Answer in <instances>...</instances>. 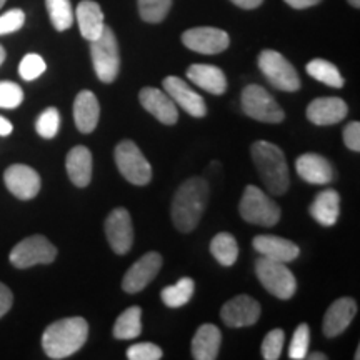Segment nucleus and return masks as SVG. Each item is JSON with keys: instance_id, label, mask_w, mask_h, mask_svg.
<instances>
[{"instance_id": "nucleus-1", "label": "nucleus", "mask_w": 360, "mask_h": 360, "mask_svg": "<svg viewBox=\"0 0 360 360\" xmlns=\"http://www.w3.org/2000/svg\"><path fill=\"white\" fill-rule=\"evenodd\" d=\"M209 202V184L202 177H191L175 192L172 200V220L175 229L192 232L200 222Z\"/></svg>"}, {"instance_id": "nucleus-2", "label": "nucleus", "mask_w": 360, "mask_h": 360, "mask_svg": "<svg viewBox=\"0 0 360 360\" xmlns=\"http://www.w3.org/2000/svg\"><path fill=\"white\" fill-rule=\"evenodd\" d=\"M89 337V323L82 317L60 319L45 328L42 347L49 359H67L84 347Z\"/></svg>"}, {"instance_id": "nucleus-3", "label": "nucleus", "mask_w": 360, "mask_h": 360, "mask_svg": "<svg viewBox=\"0 0 360 360\" xmlns=\"http://www.w3.org/2000/svg\"><path fill=\"white\" fill-rule=\"evenodd\" d=\"M250 154L267 191L274 195H283L290 186V179L285 155L281 147L267 141H257L252 146Z\"/></svg>"}, {"instance_id": "nucleus-4", "label": "nucleus", "mask_w": 360, "mask_h": 360, "mask_svg": "<svg viewBox=\"0 0 360 360\" xmlns=\"http://www.w3.org/2000/svg\"><path fill=\"white\" fill-rule=\"evenodd\" d=\"M90 56L97 79L103 84L114 82L120 70V52L117 37L110 27H103L102 34L90 42Z\"/></svg>"}, {"instance_id": "nucleus-5", "label": "nucleus", "mask_w": 360, "mask_h": 360, "mask_svg": "<svg viewBox=\"0 0 360 360\" xmlns=\"http://www.w3.org/2000/svg\"><path fill=\"white\" fill-rule=\"evenodd\" d=\"M238 212L245 222L262 227H274L281 220V207L255 186L245 187Z\"/></svg>"}, {"instance_id": "nucleus-6", "label": "nucleus", "mask_w": 360, "mask_h": 360, "mask_svg": "<svg viewBox=\"0 0 360 360\" xmlns=\"http://www.w3.org/2000/svg\"><path fill=\"white\" fill-rule=\"evenodd\" d=\"M255 274H257V278L269 294L281 300H289L290 297H294L297 281L294 274L287 269V264L260 257L255 262Z\"/></svg>"}, {"instance_id": "nucleus-7", "label": "nucleus", "mask_w": 360, "mask_h": 360, "mask_svg": "<svg viewBox=\"0 0 360 360\" xmlns=\"http://www.w3.org/2000/svg\"><path fill=\"white\" fill-rule=\"evenodd\" d=\"M114 159L122 177L134 186H147L152 179V167L141 148L132 141H122L115 147Z\"/></svg>"}, {"instance_id": "nucleus-8", "label": "nucleus", "mask_w": 360, "mask_h": 360, "mask_svg": "<svg viewBox=\"0 0 360 360\" xmlns=\"http://www.w3.org/2000/svg\"><path fill=\"white\" fill-rule=\"evenodd\" d=\"M242 110L264 124H278L285 119V114L276 98L257 84L247 85L242 90Z\"/></svg>"}, {"instance_id": "nucleus-9", "label": "nucleus", "mask_w": 360, "mask_h": 360, "mask_svg": "<svg viewBox=\"0 0 360 360\" xmlns=\"http://www.w3.org/2000/svg\"><path fill=\"white\" fill-rule=\"evenodd\" d=\"M57 257V247L44 236H32L20 240L11 250L8 260L15 269H29L34 265L52 264Z\"/></svg>"}, {"instance_id": "nucleus-10", "label": "nucleus", "mask_w": 360, "mask_h": 360, "mask_svg": "<svg viewBox=\"0 0 360 360\" xmlns=\"http://www.w3.org/2000/svg\"><path fill=\"white\" fill-rule=\"evenodd\" d=\"M259 69L274 87L285 92H297L300 79L295 67L277 51H264L259 56Z\"/></svg>"}, {"instance_id": "nucleus-11", "label": "nucleus", "mask_w": 360, "mask_h": 360, "mask_svg": "<svg viewBox=\"0 0 360 360\" xmlns=\"http://www.w3.org/2000/svg\"><path fill=\"white\" fill-rule=\"evenodd\" d=\"M182 42L193 52L214 56V53L227 51L231 37L225 30L215 29V27H195L182 34Z\"/></svg>"}, {"instance_id": "nucleus-12", "label": "nucleus", "mask_w": 360, "mask_h": 360, "mask_svg": "<svg viewBox=\"0 0 360 360\" xmlns=\"http://www.w3.org/2000/svg\"><path fill=\"white\" fill-rule=\"evenodd\" d=\"M105 236L115 254H129L134 244V225L127 209L119 207L112 210L105 220Z\"/></svg>"}, {"instance_id": "nucleus-13", "label": "nucleus", "mask_w": 360, "mask_h": 360, "mask_svg": "<svg viewBox=\"0 0 360 360\" xmlns=\"http://www.w3.org/2000/svg\"><path fill=\"white\" fill-rule=\"evenodd\" d=\"M260 304L250 295H237L224 304L220 317L224 323L232 328H242L254 326L260 319Z\"/></svg>"}, {"instance_id": "nucleus-14", "label": "nucleus", "mask_w": 360, "mask_h": 360, "mask_svg": "<svg viewBox=\"0 0 360 360\" xmlns=\"http://www.w3.org/2000/svg\"><path fill=\"white\" fill-rule=\"evenodd\" d=\"M4 184L13 197L30 200L40 192V175L37 170L24 164H13L4 172Z\"/></svg>"}, {"instance_id": "nucleus-15", "label": "nucleus", "mask_w": 360, "mask_h": 360, "mask_svg": "<svg viewBox=\"0 0 360 360\" xmlns=\"http://www.w3.org/2000/svg\"><path fill=\"white\" fill-rule=\"evenodd\" d=\"M162 267V255L159 252H147L125 272L122 281V289L127 294H137L146 289L159 274Z\"/></svg>"}, {"instance_id": "nucleus-16", "label": "nucleus", "mask_w": 360, "mask_h": 360, "mask_svg": "<svg viewBox=\"0 0 360 360\" xmlns=\"http://www.w3.org/2000/svg\"><path fill=\"white\" fill-rule=\"evenodd\" d=\"M164 89L165 94L175 102V105H180V109L186 110L188 115L204 117L207 114L204 98L180 77H175V75L165 77Z\"/></svg>"}, {"instance_id": "nucleus-17", "label": "nucleus", "mask_w": 360, "mask_h": 360, "mask_svg": "<svg viewBox=\"0 0 360 360\" xmlns=\"http://www.w3.org/2000/svg\"><path fill=\"white\" fill-rule=\"evenodd\" d=\"M141 105L148 114H152L157 120L165 125H174L179 119V110L175 102L164 90L155 87H143L139 94Z\"/></svg>"}, {"instance_id": "nucleus-18", "label": "nucleus", "mask_w": 360, "mask_h": 360, "mask_svg": "<svg viewBox=\"0 0 360 360\" xmlns=\"http://www.w3.org/2000/svg\"><path fill=\"white\" fill-rule=\"evenodd\" d=\"M355 314H357V304H355L354 299H350V297L337 299L323 315V335L328 337V339H334V337L344 334L350 322L354 321Z\"/></svg>"}, {"instance_id": "nucleus-19", "label": "nucleus", "mask_w": 360, "mask_h": 360, "mask_svg": "<svg viewBox=\"0 0 360 360\" xmlns=\"http://www.w3.org/2000/svg\"><path fill=\"white\" fill-rule=\"evenodd\" d=\"M349 107L339 97H319L309 103L307 119L315 125H334L344 120Z\"/></svg>"}, {"instance_id": "nucleus-20", "label": "nucleus", "mask_w": 360, "mask_h": 360, "mask_svg": "<svg viewBox=\"0 0 360 360\" xmlns=\"http://www.w3.org/2000/svg\"><path fill=\"white\" fill-rule=\"evenodd\" d=\"M252 245L259 252L260 257H267L283 264L294 262L300 254L297 244L277 236H257L252 240Z\"/></svg>"}, {"instance_id": "nucleus-21", "label": "nucleus", "mask_w": 360, "mask_h": 360, "mask_svg": "<svg viewBox=\"0 0 360 360\" xmlns=\"http://www.w3.org/2000/svg\"><path fill=\"white\" fill-rule=\"evenodd\" d=\"M295 170L300 179L309 184H315V186H323L334 179V169H332L330 162L314 152L300 155L295 160Z\"/></svg>"}, {"instance_id": "nucleus-22", "label": "nucleus", "mask_w": 360, "mask_h": 360, "mask_svg": "<svg viewBox=\"0 0 360 360\" xmlns=\"http://www.w3.org/2000/svg\"><path fill=\"white\" fill-rule=\"evenodd\" d=\"M98 117H101V105H98L96 94L90 90L79 92L74 102V120L80 132H94L98 124Z\"/></svg>"}, {"instance_id": "nucleus-23", "label": "nucleus", "mask_w": 360, "mask_h": 360, "mask_svg": "<svg viewBox=\"0 0 360 360\" xmlns=\"http://www.w3.org/2000/svg\"><path fill=\"white\" fill-rule=\"evenodd\" d=\"M187 77L193 85L207 90L212 96H222L227 90L225 74L215 65L193 64L187 69Z\"/></svg>"}, {"instance_id": "nucleus-24", "label": "nucleus", "mask_w": 360, "mask_h": 360, "mask_svg": "<svg viewBox=\"0 0 360 360\" xmlns=\"http://www.w3.org/2000/svg\"><path fill=\"white\" fill-rule=\"evenodd\" d=\"M65 169L74 186L87 187L92 180V154L89 148L84 146L70 148L65 159Z\"/></svg>"}, {"instance_id": "nucleus-25", "label": "nucleus", "mask_w": 360, "mask_h": 360, "mask_svg": "<svg viewBox=\"0 0 360 360\" xmlns=\"http://www.w3.org/2000/svg\"><path fill=\"white\" fill-rule=\"evenodd\" d=\"M75 19H77L80 34L89 42L96 40L105 27L102 8L94 0H82L79 4L77 11H75Z\"/></svg>"}, {"instance_id": "nucleus-26", "label": "nucleus", "mask_w": 360, "mask_h": 360, "mask_svg": "<svg viewBox=\"0 0 360 360\" xmlns=\"http://www.w3.org/2000/svg\"><path fill=\"white\" fill-rule=\"evenodd\" d=\"M222 334L214 323H204L192 339V357L195 360H215L219 357Z\"/></svg>"}, {"instance_id": "nucleus-27", "label": "nucleus", "mask_w": 360, "mask_h": 360, "mask_svg": "<svg viewBox=\"0 0 360 360\" xmlns=\"http://www.w3.org/2000/svg\"><path fill=\"white\" fill-rule=\"evenodd\" d=\"M310 215L323 227L335 225L340 215V195L334 188H327L315 197L310 205Z\"/></svg>"}, {"instance_id": "nucleus-28", "label": "nucleus", "mask_w": 360, "mask_h": 360, "mask_svg": "<svg viewBox=\"0 0 360 360\" xmlns=\"http://www.w3.org/2000/svg\"><path fill=\"white\" fill-rule=\"evenodd\" d=\"M112 334L117 340H132L141 337L142 334V309L134 305V307L125 309L119 315L114 323Z\"/></svg>"}, {"instance_id": "nucleus-29", "label": "nucleus", "mask_w": 360, "mask_h": 360, "mask_svg": "<svg viewBox=\"0 0 360 360\" xmlns=\"http://www.w3.org/2000/svg\"><path fill=\"white\" fill-rule=\"evenodd\" d=\"M210 254L224 267H231L237 262L238 245L236 237L229 232H220L210 242Z\"/></svg>"}, {"instance_id": "nucleus-30", "label": "nucleus", "mask_w": 360, "mask_h": 360, "mask_svg": "<svg viewBox=\"0 0 360 360\" xmlns=\"http://www.w3.org/2000/svg\"><path fill=\"white\" fill-rule=\"evenodd\" d=\"M305 69H307L310 77L328 85V87H344V77H342L340 70L332 62L323 60V58H314V60L309 62Z\"/></svg>"}, {"instance_id": "nucleus-31", "label": "nucleus", "mask_w": 360, "mask_h": 360, "mask_svg": "<svg viewBox=\"0 0 360 360\" xmlns=\"http://www.w3.org/2000/svg\"><path fill=\"white\" fill-rule=\"evenodd\" d=\"M195 292V283L191 277H182L175 285H169L162 290V302L170 309H179L192 299Z\"/></svg>"}, {"instance_id": "nucleus-32", "label": "nucleus", "mask_w": 360, "mask_h": 360, "mask_svg": "<svg viewBox=\"0 0 360 360\" xmlns=\"http://www.w3.org/2000/svg\"><path fill=\"white\" fill-rule=\"evenodd\" d=\"M45 6H47L53 29L58 32L70 29L74 24V11H72L70 0H45Z\"/></svg>"}, {"instance_id": "nucleus-33", "label": "nucleus", "mask_w": 360, "mask_h": 360, "mask_svg": "<svg viewBox=\"0 0 360 360\" xmlns=\"http://www.w3.org/2000/svg\"><path fill=\"white\" fill-rule=\"evenodd\" d=\"M172 0H139V13L148 24H159L167 17Z\"/></svg>"}, {"instance_id": "nucleus-34", "label": "nucleus", "mask_w": 360, "mask_h": 360, "mask_svg": "<svg viewBox=\"0 0 360 360\" xmlns=\"http://www.w3.org/2000/svg\"><path fill=\"white\" fill-rule=\"evenodd\" d=\"M60 129V114L56 107H49L39 115L35 122V130L42 139H53Z\"/></svg>"}, {"instance_id": "nucleus-35", "label": "nucleus", "mask_w": 360, "mask_h": 360, "mask_svg": "<svg viewBox=\"0 0 360 360\" xmlns=\"http://www.w3.org/2000/svg\"><path fill=\"white\" fill-rule=\"evenodd\" d=\"M310 344V328L307 323H300L295 328L294 337H292L290 347H289V357L292 360H302L307 357Z\"/></svg>"}, {"instance_id": "nucleus-36", "label": "nucleus", "mask_w": 360, "mask_h": 360, "mask_svg": "<svg viewBox=\"0 0 360 360\" xmlns=\"http://www.w3.org/2000/svg\"><path fill=\"white\" fill-rule=\"evenodd\" d=\"M45 69H47V64H45V60L39 53H27L20 60L19 74L27 82H32V80L39 79L44 74Z\"/></svg>"}, {"instance_id": "nucleus-37", "label": "nucleus", "mask_w": 360, "mask_h": 360, "mask_svg": "<svg viewBox=\"0 0 360 360\" xmlns=\"http://www.w3.org/2000/svg\"><path fill=\"white\" fill-rule=\"evenodd\" d=\"M24 102V90L15 82H0V109H17Z\"/></svg>"}, {"instance_id": "nucleus-38", "label": "nucleus", "mask_w": 360, "mask_h": 360, "mask_svg": "<svg viewBox=\"0 0 360 360\" xmlns=\"http://www.w3.org/2000/svg\"><path fill=\"white\" fill-rule=\"evenodd\" d=\"M283 342H285V334L282 328L270 330L262 342V357L265 360H277L282 354Z\"/></svg>"}, {"instance_id": "nucleus-39", "label": "nucleus", "mask_w": 360, "mask_h": 360, "mask_svg": "<svg viewBox=\"0 0 360 360\" xmlns=\"http://www.w3.org/2000/svg\"><path fill=\"white\" fill-rule=\"evenodd\" d=\"M25 24V13L20 8H12L0 15V35L13 34Z\"/></svg>"}, {"instance_id": "nucleus-40", "label": "nucleus", "mask_w": 360, "mask_h": 360, "mask_svg": "<svg viewBox=\"0 0 360 360\" xmlns=\"http://www.w3.org/2000/svg\"><path fill=\"white\" fill-rule=\"evenodd\" d=\"M129 360H159L162 359V349L159 345L143 342V344H134L127 349Z\"/></svg>"}, {"instance_id": "nucleus-41", "label": "nucleus", "mask_w": 360, "mask_h": 360, "mask_svg": "<svg viewBox=\"0 0 360 360\" xmlns=\"http://www.w3.org/2000/svg\"><path fill=\"white\" fill-rule=\"evenodd\" d=\"M344 142L347 148L354 152L360 150V124L350 122L347 127L344 129Z\"/></svg>"}, {"instance_id": "nucleus-42", "label": "nucleus", "mask_w": 360, "mask_h": 360, "mask_svg": "<svg viewBox=\"0 0 360 360\" xmlns=\"http://www.w3.org/2000/svg\"><path fill=\"white\" fill-rule=\"evenodd\" d=\"M12 304H13V295L11 289H8L6 283L0 282V319H2L4 315L12 309Z\"/></svg>"}, {"instance_id": "nucleus-43", "label": "nucleus", "mask_w": 360, "mask_h": 360, "mask_svg": "<svg viewBox=\"0 0 360 360\" xmlns=\"http://www.w3.org/2000/svg\"><path fill=\"white\" fill-rule=\"evenodd\" d=\"M321 0H285V4H289L292 8H309L317 6Z\"/></svg>"}, {"instance_id": "nucleus-44", "label": "nucleus", "mask_w": 360, "mask_h": 360, "mask_svg": "<svg viewBox=\"0 0 360 360\" xmlns=\"http://www.w3.org/2000/svg\"><path fill=\"white\" fill-rule=\"evenodd\" d=\"M231 2L236 4L237 7L247 8V11H252V8L260 7V4H262L264 0H231Z\"/></svg>"}, {"instance_id": "nucleus-45", "label": "nucleus", "mask_w": 360, "mask_h": 360, "mask_svg": "<svg viewBox=\"0 0 360 360\" xmlns=\"http://www.w3.org/2000/svg\"><path fill=\"white\" fill-rule=\"evenodd\" d=\"M13 130V125L11 120H7L6 117L0 115V137H7V135H11Z\"/></svg>"}, {"instance_id": "nucleus-46", "label": "nucleus", "mask_w": 360, "mask_h": 360, "mask_svg": "<svg viewBox=\"0 0 360 360\" xmlns=\"http://www.w3.org/2000/svg\"><path fill=\"white\" fill-rule=\"evenodd\" d=\"M305 359H310V360H327V355L322 354V352H315V354H310L307 355Z\"/></svg>"}, {"instance_id": "nucleus-47", "label": "nucleus", "mask_w": 360, "mask_h": 360, "mask_svg": "<svg viewBox=\"0 0 360 360\" xmlns=\"http://www.w3.org/2000/svg\"><path fill=\"white\" fill-rule=\"evenodd\" d=\"M6 57H7V53H6V49H4V45L0 44V65L4 64V60H6Z\"/></svg>"}, {"instance_id": "nucleus-48", "label": "nucleus", "mask_w": 360, "mask_h": 360, "mask_svg": "<svg viewBox=\"0 0 360 360\" xmlns=\"http://www.w3.org/2000/svg\"><path fill=\"white\" fill-rule=\"evenodd\" d=\"M349 4L352 7H355V8H359L360 7V0H349Z\"/></svg>"}, {"instance_id": "nucleus-49", "label": "nucleus", "mask_w": 360, "mask_h": 360, "mask_svg": "<svg viewBox=\"0 0 360 360\" xmlns=\"http://www.w3.org/2000/svg\"><path fill=\"white\" fill-rule=\"evenodd\" d=\"M6 2H7V0H0V8L4 7V4H6Z\"/></svg>"}]
</instances>
